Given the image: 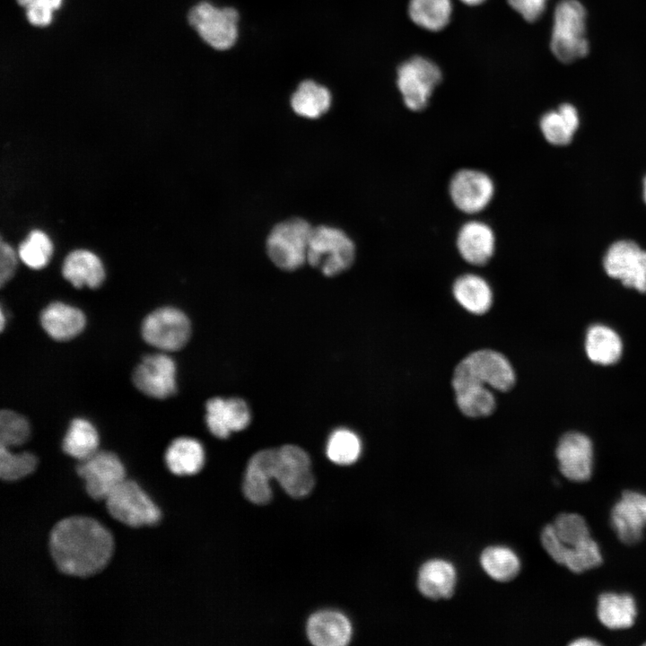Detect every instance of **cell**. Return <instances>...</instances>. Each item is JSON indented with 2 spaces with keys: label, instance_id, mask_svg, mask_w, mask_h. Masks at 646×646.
Segmentation results:
<instances>
[{
  "label": "cell",
  "instance_id": "obj_1",
  "mask_svg": "<svg viewBox=\"0 0 646 646\" xmlns=\"http://www.w3.org/2000/svg\"><path fill=\"white\" fill-rule=\"evenodd\" d=\"M49 551L60 572L86 577L108 563L113 551L111 534L98 521L83 516L61 519L49 536Z\"/></svg>",
  "mask_w": 646,
  "mask_h": 646
},
{
  "label": "cell",
  "instance_id": "obj_2",
  "mask_svg": "<svg viewBox=\"0 0 646 646\" xmlns=\"http://www.w3.org/2000/svg\"><path fill=\"white\" fill-rule=\"evenodd\" d=\"M587 12L578 0H561L555 6L550 48L562 63L570 64L586 57L589 43L586 37Z\"/></svg>",
  "mask_w": 646,
  "mask_h": 646
},
{
  "label": "cell",
  "instance_id": "obj_3",
  "mask_svg": "<svg viewBox=\"0 0 646 646\" xmlns=\"http://www.w3.org/2000/svg\"><path fill=\"white\" fill-rule=\"evenodd\" d=\"M188 22L203 42L214 50L228 51L238 42L240 14L234 6H217L201 1L188 11Z\"/></svg>",
  "mask_w": 646,
  "mask_h": 646
},
{
  "label": "cell",
  "instance_id": "obj_4",
  "mask_svg": "<svg viewBox=\"0 0 646 646\" xmlns=\"http://www.w3.org/2000/svg\"><path fill=\"white\" fill-rule=\"evenodd\" d=\"M515 379L513 368L503 354L482 349L459 362L453 372L452 384L473 383L504 392L514 386Z\"/></svg>",
  "mask_w": 646,
  "mask_h": 646
},
{
  "label": "cell",
  "instance_id": "obj_5",
  "mask_svg": "<svg viewBox=\"0 0 646 646\" xmlns=\"http://www.w3.org/2000/svg\"><path fill=\"white\" fill-rule=\"evenodd\" d=\"M354 255V244L343 231L326 225L312 228L307 261L325 275L333 276L349 268Z\"/></svg>",
  "mask_w": 646,
  "mask_h": 646
},
{
  "label": "cell",
  "instance_id": "obj_6",
  "mask_svg": "<svg viewBox=\"0 0 646 646\" xmlns=\"http://www.w3.org/2000/svg\"><path fill=\"white\" fill-rule=\"evenodd\" d=\"M312 227L301 218H291L276 224L266 240L270 259L279 268L292 271L307 261Z\"/></svg>",
  "mask_w": 646,
  "mask_h": 646
},
{
  "label": "cell",
  "instance_id": "obj_7",
  "mask_svg": "<svg viewBox=\"0 0 646 646\" xmlns=\"http://www.w3.org/2000/svg\"><path fill=\"white\" fill-rule=\"evenodd\" d=\"M442 79L436 63L420 56L404 61L397 70V85L404 104L412 111L425 109Z\"/></svg>",
  "mask_w": 646,
  "mask_h": 646
},
{
  "label": "cell",
  "instance_id": "obj_8",
  "mask_svg": "<svg viewBox=\"0 0 646 646\" xmlns=\"http://www.w3.org/2000/svg\"><path fill=\"white\" fill-rule=\"evenodd\" d=\"M109 514L133 528L152 526L161 519L159 508L134 481L125 479L106 498Z\"/></svg>",
  "mask_w": 646,
  "mask_h": 646
},
{
  "label": "cell",
  "instance_id": "obj_9",
  "mask_svg": "<svg viewBox=\"0 0 646 646\" xmlns=\"http://www.w3.org/2000/svg\"><path fill=\"white\" fill-rule=\"evenodd\" d=\"M607 275L625 287L646 293V250L628 239L613 242L603 257Z\"/></svg>",
  "mask_w": 646,
  "mask_h": 646
},
{
  "label": "cell",
  "instance_id": "obj_10",
  "mask_svg": "<svg viewBox=\"0 0 646 646\" xmlns=\"http://www.w3.org/2000/svg\"><path fill=\"white\" fill-rule=\"evenodd\" d=\"M188 318L179 310L163 307L150 313L142 325V335L149 345L163 351L182 348L190 337Z\"/></svg>",
  "mask_w": 646,
  "mask_h": 646
},
{
  "label": "cell",
  "instance_id": "obj_11",
  "mask_svg": "<svg viewBox=\"0 0 646 646\" xmlns=\"http://www.w3.org/2000/svg\"><path fill=\"white\" fill-rule=\"evenodd\" d=\"M495 193L493 179L484 171L461 169L456 171L449 183V195L454 206L467 214L484 210Z\"/></svg>",
  "mask_w": 646,
  "mask_h": 646
},
{
  "label": "cell",
  "instance_id": "obj_12",
  "mask_svg": "<svg viewBox=\"0 0 646 646\" xmlns=\"http://www.w3.org/2000/svg\"><path fill=\"white\" fill-rule=\"evenodd\" d=\"M275 479L293 498L308 495L315 479L307 452L291 444L275 449Z\"/></svg>",
  "mask_w": 646,
  "mask_h": 646
},
{
  "label": "cell",
  "instance_id": "obj_13",
  "mask_svg": "<svg viewBox=\"0 0 646 646\" xmlns=\"http://www.w3.org/2000/svg\"><path fill=\"white\" fill-rule=\"evenodd\" d=\"M77 474L84 480L87 493L95 500H106L125 478L120 459L109 451H96L81 460Z\"/></svg>",
  "mask_w": 646,
  "mask_h": 646
},
{
  "label": "cell",
  "instance_id": "obj_14",
  "mask_svg": "<svg viewBox=\"0 0 646 646\" xmlns=\"http://www.w3.org/2000/svg\"><path fill=\"white\" fill-rule=\"evenodd\" d=\"M133 381L145 395L166 398L176 391L175 362L163 354L146 355L135 368Z\"/></svg>",
  "mask_w": 646,
  "mask_h": 646
},
{
  "label": "cell",
  "instance_id": "obj_15",
  "mask_svg": "<svg viewBox=\"0 0 646 646\" xmlns=\"http://www.w3.org/2000/svg\"><path fill=\"white\" fill-rule=\"evenodd\" d=\"M541 543L550 557L572 572L580 573L602 563V555L596 541L591 538L575 546H564L555 536L551 524L541 532Z\"/></svg>",
  "mask_w": 646,
  "mask_h": 646
},
{
  "label": "cell",
  "instance_id": "obj_16",
  "mask_svg": "<svg viewBox=\"0 0 646 646\" xmlns=\"http://www.w3.org/2000/svg\"><path fill=\"white\" fill-rule=\"evenodd\" d=\"M559 469L568 479L584 482L589 479L593 466V448L590 440L580 432H568L556 448Z\"/></svg>",
  "mask_w": 646,
  "mask_h": 646
},
{
  "label": "cell",
  "instance_id": "obj_17",
  "mask_svg": "<svg viewBox=\"0 0 646 646\" xmlns=\"http://www.w3.org/2000/svg\"><path fill=\"white\" fill-rule=\"evenodd\" d=\"M205 411L209 431L220 439L227 438L231 432L244 430L250 423L249 408L239 397L211 398L206 402Z\"/></svg>",
  "mask_w": 646,
  "mask_h": 646
},
{
  "label": "cell",
  "instance_id": "obj_18",
  "mask_svg": "<svg viewBox=\"0 0 646 646\" xmlns=\"http://www.w3.org/2000/svg\"><path fill=\"white\" fill-rule=\"evenodd\" d=\"M456 246L460 257L473 266H483L493 256L496 237L493 228L479 220L466 222L459 228Z\"/></svg>",
  "mask_w": 646,
  "mask_h": 646
},
{
  "label": "cell",
  "instance_id": "obj_19",
  "mask_svg": "<svg viewBox=\"0 0 646 646\" xmlns=\"http://www.w3.org/2000/svg\"><path fill=\"white\" fill-rule=\"evenodd\" d=\"M275 449H266L249 459L243 482L246 498L255 504H266L272 499L270 481L275 479Z\"/></svg>",
  "mask_w": 646,
  "mask_h": 646
},
{
  "label": "cell",
  "instance_id": "obj_20",
  "mask_svg": "<svg viewBox=\"0 0 646 646\" xmlns=\"http://www.w3.org/2000/svg\"><path fill=\"white\" fill-rule=\"evenodd\" d=\"M307 635L316 646H345L352 638V624L348 618L336 611H320L308 620Z\"/></svg>",
  "mask_w": 646,
  "mask_h": 646
},
{
  "label": "cell",
  "instance_id": "obj_21",
  "mask_svg": "<svg viewBox=\"0 0 646 646\" xmlns=\"http://www.w3.org/2000/svg\"><path fill=\"white\" fill-rule=\"evenodd\" d=\"M457 572L452 563L442 559L424 563L418 572L417 587L430 599H446L453 595Z\"/></svg>",
  "mask_w": 646,
  "mask_h": 646
},
{
  "label": "cell",
  "instance_id": "obj_22",
  "mask_svg": "<svg viewBox=\"0 0 646 646\" xmlns=\"http://www.w3.org/2000/svg\"><path fill=\"white\" fill-rule=\"evenodd\" d=\"M40 323L50 337L65 341L74 338L83 329L85 318L77 308L56 301L42 310Z\"/></svg>",
  "mask_w": 646,
  "mask_h": 646
},
{
  "label": "cell",
  "instance_id": "obj_23",
  "mask_svg": "<svg viewBox=\"0 0 646 646\" xmlns=\"http://www.w3.org/2000/svg\"><path fill=\"white\" fill-rule=\"evenodd\" d=\"M579 126V112L574 105L568 102L546 111L539 119V128L544 138L556 146L571 144Z\"/></svg>",
  "mask_w": 646,
  "mask_h": 646
},
{
  "label": "cell",
  "instance_id": "obj_24",
  "mask_svg": "<svg viewBox=\"0 0 646 646\" xmlns=\"http://www.w3.org/2000/svg\"><path fill=\"white\" fill-rule=\"evenodd\" d=\"M63 276L74 287H99L105 278L100 259L92 252L77 249L69 253L62 266Z\"/></svg>",
  "mask_w": 646,
  "mask_h": 646
},
{
  "label": "cell",
  "instance_id": "obj_25",
  "mask_svg": "<svg viewBox=\"0 0 646 646\" xmlns=\"http://www.w3.org/2000/svg\"><path fill=\"white\" fill-rule=\"evenodd\" d=\"M331 102L329 89L309 78L298 83L290 98V105L294 113L310 119L319 118L327 113Z\"/></svg>",
  "mask_w": 646,
  "mask_h": 646
},
{
  "label": "cell",
  "instance_id": "obj_26",
  "mask_svg": "<svg viewBox=\"0 0 646 646\" xmlns=\"http://www.w3.org/2000/svg\"><path fill=\"white\" fill-rule=\"evenodd\" d=\"M452 292L456 301L473 314H484L491 308V287L477 275L465 274L458 277L453 284Z\"/></svg>",
  "mask_w": 646,
  "mask_h": 646
},
{
  "label": "cell",
  "instance_id": "obj_27",
  "mask_svg": "<svg viewBox=\"0 0 646 646\" xmlns=\"http://www.w3.org/2000/svg\"><path fill=\"white\" fill-rule=\"evenodd\" d=\"M165 461L168 468L175 475H194L204 466L205 451L196 439L180 437L175 439L168 447Z\"/></svg>",
  "mask_w": 646,
  "mask_h": 646
},
{
  "label": "cell",
  "instance_id": "obj_28",
  "mask_svg": "<svg viewBox=\"0 0 646 646\" xmlns=\"http://www.w3.org/2000/svg\"><path fill=\"white\" fill-rule=\"evenodd\" d=\"M597 614L599 621L606 627L625 629L634 623L635 601L628 594L604 593L598 598Z\"/></svg>",
  "mask_w": 646,
  "mask_h": 646
},
{
  "label": "cell",
  "instance_id": "obj_29",
  "mask_svg": "<svg viewBox=\"0 0 646 646\" xmlns=\"http://www.w3.org/2000/svg\"><path fill=\"white\" fill-rule=\"evenodd\" d=\"M622 350V341L613 329L595 325L588 330L585 351L591 362L602 365L613 364L620 359Z\"/></svg>",
  "mask_w": 646,
  "mask_h": 646
},
{
  "label": "cell",
  "instance_id": "obj_30",
  "mask_svg": "<svg viewBox=\"0 0 646 646\" xmlns=\"http://www.w3.org/2000/svg\"><path fill=\"white\" fill-rule=\"evenodd\" d=\"M407 10L416 26L437 32L450 23L453 5L451 0H409Z\"/></svg>",
  "mask_w": 646,
  "mask_h": 646
},
{
  "label": "cell",
  "instance_id": "obj_31",
  "mask_svg": "<svg viewBox=\"0 0 646 646\" xmlns=\"http://www.w3.org/2000/svg\"><path fill=\"white\" fill-rule=\"evenodd\" d=\"M456 403L463 415L476 418L490 415L495 409V397L487 387L473 383L452 384Z\"/></svg>",
  "mask_w": 646,
  "mask_h": 646
},
{
  "label": "cell",
  "instance_id": "obj_32",
  "mask_svg": "<svg viewBox=\"0 0 646 646\" xmlns=\"http://www.w3.org/2000/svg\"><path fill=\"white\" fill-rule=\"evenodd\" d=\"M611 523L618 538L626 545L638 543L646 526L635 505L623 496L611 511Z\"/></svg>",
  "mask_w": 646,
  "mask_h": 646
},
{
  "label": "cell",
  "instance_id": "obj_33",
  "mask_svg": "<svg viewBox=\"0 0 646 646\" xmlns=\"http://www.w3.org/2000/svg\"><path fill=\"white\" fill-rule=\"evenodd\" d=\"M99 436L94 426L85 419H74L64 437L63 450L69 456L83 460L97 451Z\"/></svg>",
  "mask_w": 646,
  "mask_h": 646
},
{
  "label": "cell",
  "instance_id": "obj_34",
  "mask_svg": "<svg viewBox=\"0 0 646 646\" xmlns=\"http://www.w3.org/2000/svg\"><path fill=\"white\" fill-rule=\"evenodd\" d=\"M480 563L489 577L500 582L513 580L520 570L517 554L511 549L500 546L485 548L481 554Z\"/></svg>",
  "mask_w": 646,
  "mask_h": 646
},
{
  "label": "cell",
  "instance_id": "obj_35",
  "mask_svg": "<svg viewBox=\"0 0 646 646\" xmlns=\"http://www.w3.org/2000/svg\"><path fill=\"white\" fill-rule=\"evenodd\" d=\"M360 438L352 431L345 428L334 431L327 443V456L337 465L346 466L357 461L361 455Z\"/></svg>",
  "mask_w": 646,
  "mask_h": 646
},
{
  "label": "cell",
  "instance_id": "obj_36",
  "mask_svg": "<svg viewBox=\"0 0 646 646\" xmlns=\"http://www.w3.org/2000/svg\"><path fill=\"white\" fill-rule=\"evenodd\" d=\"M53 253L49 237L39 230L31 231L20 244L19 258L29 267L40 269L48 265Z\"/></svg>",
  "mask_w": 646,
  "mask_h": 646
},
{
  "label": "cell",
  "instance_id": "obj_37",
  "mask_svg": "<svg viewBox=\"0 0 646 646\" xmlns=\"http://www.w3.org/2000/svg\"><path fill=\"white\" fill-rule=\"evenodd\" d=\"M551 526L557 538L567 546H575L591 538L585 519L576 513H562Z\"/></svg>",
  "mask_w": 646,
  "mask_h": 646
},
{
  "label": "cell",
  "instance_id": "obj_38",
  "mask_svg": "<svg viewBox=\"0 0 646 646\" xmlns=\"http://www.w3.org/2000/svg\"><path fill=\"white\" fill-rule=\"evenodd\" d=\"M36 457L30 452L12 453L9 448L0 446V476L5 481H16L34 471Z\"/></svg>",
  "mask_w": 646,
  "mask_h": 646
},
{
  "label": "cell",
  "instance_id": "obj_39",
  "mask_svg": "<svg viewBox=\"0 0 646 646\" xmlns=\"http://www.w3.org/2000/svg\"><path fill=\"white\" fill-rule=\"evenodd\" d=\"M30 425L21 415L2 410L0 414V445L7 448L23 444L29 438Z\"/></svg>",
  "mask_w": 646,
  "mask_h": 646
},
{
  "label": "cell",
  "instance_id": "obj_40",
  "mask_svg": "<svg viewBox=\"0 0 646 646\" xmlns=\"http://www.w3.org/2000/svg\"><path fill=\"white\" fill-rule=\"evenodd\" d=\"M549 0H507L509 5L525 21L534 22L545 13Z\"/></svg>",
  "mask_w": 646,
  "mask_h": 646
},
{
  "label": "cell",
  "instance_id": "obj_41",
  "mask_svg": "<svg viewBox=\"0 0 646 646\" xmlns=\"http://www.w3.org/2000/svg\"><path fill=\"white\" fill-rule=\"evenodd\" d=\"M17 266V256L13 249L6 242L0 245V284L3 286L13 275Z\"/></svg>",
  "mask_w": 646,
  "mask_h": 646
},
{
  "label": "cell",
  "instance_id": "obj_42",
  "mask_svg": "<svg viewBox=\"0 0 646 646\" xmlns=\"http://www.w3.org/2000/svg\"><path fill=\"white\" fill-rule=\"evenodd\" d=\"M25 10L29 22L34 26L44 27L48 25L52 21L53 10L35 0L30 6L25 8Z\"/></svg>",
  "mask_w": 646,
  "mask_h": 646
},
{
  "label": "cell",
  "instance_id": "obj_43",
  "mask_svg": "<svg viewBox=\"0 0 646 646\" xmlns=\"http://www.w3.org/2000/svg\"><path fill=\"white\" fill-rule=\"evenodd\" d=\"M622 496L628 499L635 505L646 523V495L634 491L626 490L623 493Z\"/></svg>",
  "mask_w": 646,
  "mask_h": 646
},
{
  "label": "cell",
  "instance_id": "obj_44",
  "mask_svg": "<svg viewBox=\"0 0 646 646\" xmlns=\"http://www.w3.org/2000/svg\"><path fill=\"white\" fill-rule=\"evenodd\" d=\"M600 644L598 641L587 637L578 638L570 643L572 646H598Z\"/></svg>",
  "mask_w": 646,
  "mask_h": 646
},
{
  "label": "cell",
  "instance_id": "obj_45",
  "mask_svg": "<svg viewBox=\"0 0 646 646\" xmlns=\"http://www.w3.org/2000/svg\"><path fill=\"white\" fill-rule=\"evenodd\" d=\"M36 2L48 6L53 11L58 9L62 4V0H35Z\"/></svg>",
  "mask_w": 646,
  "mask_h": 646
},
{
  "label": "cell",
  "instance_id": "obj_46",
  "mask_svg": "<svg viewBox=\"0 0 646 646\" xmlns=\"http://www.w3.org/2000/svg\"><path fill=\"white\" fill-rule=\"evenodd\" d=\"M463 4L469 6H476L483 4L486 0H460Z\"/></svg>",
  "mask_w": 646,
  "mask_h": 646
},
{
  "label": "cell",
  "instance_id": "obj_47",
  "mask_svg": "<svg viewBox=\"0 0 646 646\" xmlns=\"http://www.w3.org/2000/svg\"><path fill=\"white\" fill-rule=\"evenodd\" d=\"M16 1L19 4V5H21L22 7H24V8H27L34 2V0H16Z\"/></svg>",
  "mask_w": 646,
  "mask_h": 646
},
{
  "label": "cell",
  "instance_id": "obj_48",
  "mask_svg": "<svg viewBox=\"0 0 646 646\" xmlns=\"http://www.w3.org/2000/svg\"><path fill=\"white\" fill-rule=\"evenodd\" d=\"M642 197L644 203L646 204V175L642 179Z\"/></svg>",
  "mask_w": 646,
  "mask_h": 646
},
{
  "label": "cell",
  "instance_id": "obj_49",
  "mask_svg": "<svg viewBox=\"0 0 646 646\" xmlns=\"http://www.w3.org/2000/svg\"><path fill=\"white\" fill-rule=\"evenodd\" d=\"M4 312L2 311V312H1V329H2V330H3V328H4Z\"/></svg>",
  "mask_w": 646,
  "mask_h": 646
},
{
  "label": "cell",
  "instance_id": "obj_50",
  "mask_svg": "<svg viewBox=\"0 0 646 646\" xmlns=\"http://www.w3.org/2000/svg\"><path fill=\"white\" fill-rule=\"evenodd\" d=\"M645 645H646V642H645Z\"/></svg>",
  "mask_w": 646,
  "mask_h": 646
}]
</instances>
